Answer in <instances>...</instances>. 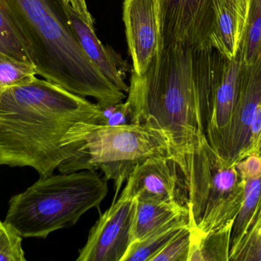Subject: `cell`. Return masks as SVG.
Segmentation results:
<instances>
[{
	"mask_svg": "<svg viewBox=\"0 0 261 261\" xmlns=\"http://www.w3.org/2000/svg\"><path fill=\"white\" fill-rule=\"evenodd\" d=\"M213 70L212 49L161 40L147 72L141 77L132 72L127 101L133 124L161 132L182 170L205 136Z\"/></svg>",
	"mask_w": 261,
	"mask_h": 261,
	"instance_id": "1",
	"label": "cell"
},
{
	"mask_svg": "<svg viewBox=\"0 0 261 261\" xmlns=\"http://www.w3.org/2000/svg\"><path fill=\"white\" fill-rule=\"evenodd\" d=\"M159 0H124L123 18L132 73L143 76L161 42Z\"/></svg>",
	"mask_w": 261,
	"mask_h": 261,
	"instance_id": "9",
	"label": "cell"
},
{
	"mask_svg": "<svg viewBox=\"0 0 261 261\" xmlns=\"http://www.w3.org/2000/svg\"><path fill=\"white\" fill-rule=\"evenodd\" d=\"M190 223V210H187L142 240L133 242L122 261L151 260L184 226Z\"/></svg>",
	"mask_w": 261,
	"mask_h": 261,
	"instance_id": "14",
	"label": "cell"
},
{
	"mask_svg": "<svg viewBox=\"0 0 261 261\" xmlns=\"http://www.w3.org/2000/svg\"><path fill=\"white\" fill-rule=\"evenodd\" d=\"M261 130V103L257 107L252 123H251V135H256L260 133Z\"/></svg>",
	"mask_w": 261,
	"mask_h": 261,
	"instance_id": "23",
	"label": "cell"
},
{
	"mask_svg": "<svg viewBox=\"0 0 261 261\" xmlns=\"http://www.w3.org/2000/svg\"><path fill=\"white\" fill-rule=\"evenodd\" d=\"M64 6L69 25L87 56L112 84L124 93H128L129 86L125 81L127 72L130 70L128 63L113 48L104 44L96 35L95 29L71 8Z\"/></svg>",
	"mask_w": 261,
	"mask_h": 261,
	"instance_id": "11",
	"label": "cell"
},
{
	"mask_svg": "<svg viewBox=\"0 0 261 261\" xmlns=\"http://www.w3.org/2000/svg\"><path fill=\"white\" fill-rule=\"evenodd\" d=\"M260 260H261V247H260Z\"/></svg>",
	"mask_w": 261,
	"mask_h": 261,
	"instance_id": "24",
	"label": "cell"
},
{
	"mask_svg": "<svg viewBox=\"0 0 261 261\" xmlns=\"http://www.w3.org/2000/svg\"><path fill=\"white\" fill-rule=\"evenodd\" d=\"M62 147L67 158L58 165L60 173L101 170L106 180L114 182L113 201L137 165L153 156H172L161 132L139 124L108 127L76 123L64 136Z\"/></svg>",
	"mask_w": 261,
	"mask_h": 261,
	"instance_id": "4",
	"label": "cell"
},
{
	"mask_svg": "<svg viewBox=\"0 0 261 261\" xmlns=\"http://www.w3.org/2000/svg\"><path fill=\"white\" fill-rule=\"evenodd\" d=\"M22 239L12 227L0 221V261H26Z\"/></svg>",
	"mask_w": 261,
	"mask_h": 261,
	"instance_id": "19",
	"label": "cell"
},
{
	"mask_svg": "<svg viewBox=\"0 0 261 261\" xmlns=\"http://www.w3.org/2000/svg\"><path fill=\"white\" fill-rule=\"evenodd\" d=\"M64 6L71 8L90 27L95 29L94 19L89 11L86 0H61Z\"/></svg>",
	"mask_w": 261,
	"mask_h": 261,
	"instance_id": "21",
	"label": "cell"
},
{
	"mask_svg": "<svg viewBox=\"0 0 261 261\" xmlns=\"http://www.w3.org/2000/svg\"><path fill=\"white\" fill-rule=\"evenodd\" d=\"M239 55L245 65L261 56V0H250L246 29Z\"/></svg>",
	"mask_w": 261,
	"mask_h": 261,
	"instance_id": "15",
	"label": "cell"
},
{
	"mask_svg": "<svg viewBox=\"0 0 261 261\" xmlns=\"http://www.w3.org/2000/svg\"><path fill=\"white\" fill-rule=\"evenodd\" d=\"M247 172L250 176H260L261 162L257 158H251L247 162Z\"/></svg>",
	"mask_w": 261,
	"mask_h": 261,
	"instance_id": "22",
	"label": "cell"
},
{
	"mask_svg": "<svg viewBox=\"0 0 261 261\" xmlns=\"http://www.w3.org/2000/svg\"><path fill=\"white\" fill-rule=\"evenodd\" d=\"M261 192V179H251L245 187V202L239 213L236 223V232H239L250 217L254 207L258 202Z\"/></svg>",
	"mask_w": 261,
	"mask_h": 261,
	"instance_id": "20",
	"label": "cell"
},
{
	"mask_svg": "<svg viewBox=\"0 0 261 261\" xmlns=\"http://www.w3.org/2000/svg\"><path fill=\"white\" fill-rule=\"evenodd\" d=\"M137 199L125 190L92 227L77 261H122L132 243Z\"/></svg>",
	"mask_w": 261,
	"mask_h": 261,
	"instance_id": "6",
	"label": "cell"
},
{
	"mask_svg": "<svg viewBox=\"0 0 261 261\" xmlns=\"http://www.w3.org/2000/svg\"><path fill=\"white\" fill-rule=\"evenodd\" d=\"M124 190L138 201L189 207L187 176L170 156H153L137 165Z\"/></svg>",
	"mask_w": 261,
	"mask_h": 261,
	"instance_id": "8",
	"label": "cell"
},
{
	"mask_svg": "<svg viewBox=\"0 0 261 261\" xmlns=\"http://www.w3.org/2000/svg\"><path fill=\"white\" fill-rule=\"evenodd\" d=\"M261 103V56L252 64H242L237 114L232 134V151L239 153L249 142L251 123Z\"/></svg>",
	"mask_w": 261,
	"mask_h": 261,
	"instance_id": "12",
	"label": "cell"
},
{
	"mask_svg": "<svg viewBox=\"0 0 261 261\" xmlns=\"http://www.w3.org/2000/svg\"><path fill=\"white\" fill-rule=\"evenodd\" d=\"M24 40L37 75L100 106L123 101L84 52L73 34L61 0H0Z\"/></svg>",
	"mask_w": 261,
	"mask_h": 261,
	"instance_id": "3",
	"label": "cell"
},
{
	"mask_svg": "<svg viewBox=\"0 0 261 261\" xmlns=\"http://www.w3.org/2000/svg\"><path fill=\"white\" fill-rule=\"evenodd\" d=\"M187 210L189 207L175 204L137 200L132 243L142 240Z\"/></svg>",
	"mask_w": 261,
	"mask_h": 261,
	"instance_id": "13",
	"label": "cell"
},
{
	"mask_svg": "<svg viewBox=\"0 0 261 261\" xmlns=\"http://www.w3.org/2000/svg\"><path fill=\"white\" fill-rule=\"evenodd\" d=\"M161 40L202 51L213 49V0H159Z\"/></svg>",
	"mask_w": 261,
	"mask_h": 261,
	"instance_id": "7",
	"label": "cell"
},
{
	"mask_svg": "<svg viewBox=\"0 0 261 261\" xmlns=\"http://www.w3.org/2000/svg\"><path fill=\"white\" fill-rule=\"evenodd\" d=\"M0 52L34 65L30 53L15 25L0 6ZM35 66V65H34Z\"/></svg>",
	"mask_w": 261,
	"mask_h": 261,
	"instance_id": "17",
	"label": "cell"
},
{
	"mask_svg": "<svg viewBox=\"0 0 261 261\" xmlns=\"http://www.w3.org/2000/svg\"><path fill=\"white\" fill-rule=\"evenodd\" d=\"M99 105L38 77L0 96V165L32 167L54 174L67 158L62 147L76 123L97 114Z\"/></svg>",
	"mask_w": 261,
	"mask_h": 261,
	"instance_id": "2",
	"label": "cell"
},
{
	"mask_svg": "<svg viewBox=\"0 0 261 261\" xmlns=\"http://www.w3.org/2000/svg\"><path fill=\"white\" fill-rule=\"evenodd\" d=\"M37 76L33 64L0 52V96L12 87L30 82Z\"/></svg>",
	"mask_w": 261,
	"mask_h": 261,
	"instance_id": "16",
	"label": "cell"
},
{
	"mask_svg": "<svg viewBox=\"0 0 261 261\" xmlns=\"http://www.w3.org/2000/svg\"><path fill=\"white\" fill-rule=\"evenodd\" d=\"M250 0H213L210 46L231 61L239 55L248 21Z\"/></svg>",
	"mask_w": 261,
	"mask_h": 261,
	"instance_id": "10",
	"label": "cell"
},
{
	"mask_svg": "<svg viewBox=\"0 0 261 261\" xmlns=\"http://www.w3.org/2000/svg\"><path fill=\"white\" fill-rule=\"evenodd\" d=\"M108 191L107 181L92 170L40 177L10 199L5 222L22 238L46 239L99 209Z\"/></svg>",
	"mask_w": 261,
	"mask_h": 261,
	"instance_id": "5",
	"label": "cell"
},
{
	"mask_svg": "<svg viewBox=\"0 0 261 261\" xmlns=\"http://www.w3.org/2000/svg\"><path fill=\"white\" fill-rule=\"evenodd\" d=\"M191 225L184 226L150 261H189L192 245Z\"/></svg>",
	"mask_w": 261,
	"mask_h": 261,
	"instance_id": "18",
	"label": "cell"
}]
</instances>
